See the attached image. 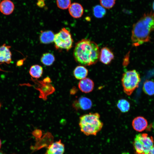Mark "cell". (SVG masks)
<instances>
[{"label": "cell", "instance_id": "cell-1", "mask_svg": "<svg viewBox=\"0 0 154 154\" xmlns=\"http://www.w3.org/2000/svg\"><path fill=\"white\" fill-rule=\"evenodd\" d=\"M100 53L99 47L95 42L89 39H84L76 43L73 56L77 62L89 66L97 62Z\"/></svg>", "mask_w": 154, "mask_h": 154}, {"label": "cell", "instance_id": "cell-2", "mask_svg": "<svg viewBox=\"0 0 154 154\" xmlns=\"http://www.w3.org/2000/svg\"><path fill=\"white\" fill-rule=\"evenodd\" d=\"M154 30V12L145 14L133 25L131 40L133 46H137L149 42L150 35Z\"/></svg>", "mask_w": 154, "mask_h": 154}, {"label": "cell", "instance_id": "cell-3", "mask_svg": "<svg viewBox=\"0 0 154 154\" xmlns=\"http://www.w3.org/2000/svg\"><path fill=\"white\" fill-rule=\"evenodd\" d=\"M100 117L97 113H90L81 116L79 122L81 131L86 135H96L103 125Z\"/></svg>", "mask_w": 154, "mask_h": 154}, {"label": "cell", "instance_id": "cell-4", "mask_svg": "<svg viewBox=\"0 0 154 154\" xmlns=\"http://www.w3.org/2000/svg\"><path fill=\"white\" fill-rule=\"evenodd\" d=\"M121 81L124 92L127 95L130 96L138 87L141 79L139 73L133 70L125 72Z\"/></svg>", "mask_w": 154, "mask_h": 154}, {"label": "cell", "instance_id": "cell-5", "mask_svg": "<svg viewBox=\"0 0 154 154\" xmlns=\"http://www.w3.org/2000/svg\"><path fill=\"white\" fill-rule=\"evenodd\" d=\"M133 146L135 154H149L154 146L153 137L146 133L137 135L135 138Z\"/></svg>", "mask_w": 154, "mask_h": 154}, {"label": "cell", "instance_id": "cell-6", "mask_svg": "<svg viewBox=\"0 0 154 154\" xmlns=\"http://www.w3.org/2000/svg\"><path fill=\"white\" fill-rule=\"evenodd\" d=\"M54 42L56 49L68 51L72 47L73 40L70 31L63 28L54 35Z\"/></svg>", "mask_w": 154, "mask_h": 154}, {"label": "cell", "instance_id": "cell-7", "mask_svg": "<svg viewBox=\"0 0 154 154\" xmlns=\"http://www.w3.org/2000/svg\"><path fill=\"white\" fill-rule=\"evenodd\" d=\"M11 46L5 44L0 46V62L10 63L12 61V54L10 50Z\"/></svg>", "mask_w": 154, "mask_h": 154}, {"label": "cell", "instance_id": "cell-8", "mask_svg": "<svg viewBox=\"0 0 154 154\" xmlns=\"http://www.w3.org/2000/svg\"><path fill=\"white\" fill-rule=\"evenodd\" d=\"M64 150V145L60 140L50 145L45 154H63Z\"/></svg>", "mask_w": 154, "mask_h": 154}, {"label": "cell", "instance_id": "cell-9", "mask_svg": "<svg viewBox=\"0 0 154 154\" xmlns=\"http://www.w3.org/2000/svg\"><path fill=\"white\" fill-rule=\"evenodd\" d=\"M114 58L113 53L108 48L105 47L101 49L99 58L101 62L105 64H108Z\"/></svg>", "mask_w": 154, "mask_h": 154}, {"label": "cell", "instance_id": "cell-10", "mask_svg": "<svg viewBox=\"0 0 154 154\" xmlns=\"http://www.w3.org/2000/svg\"><path fill=\"white\" fill-rule=\"evenodd\" d=\"M92 106L91 100L85 97L80 98L73 104V107L76 109H81L83 110H89L91 108Z\"/></svg>", "mask_w": 154, "mask_h": 154}, {"label": "cell", "instance_id": "cell-11", "mask_svg": "<svg viewBox=\"0 0 154 154\" xmlns=\"http://www.w3.org/2000/svg\"><path fill=\"white\" fill-rule=\"evenodd\" d=\"M148 122L147 119L141 116H137L134 118L132 122V125L135 131L141 132L147 127Z\"/></svg>", "mask_w": 154, "mask_h": 154}, {"label": "cell", "instance_id": "cell-12", "mask_svg": "<svg viewBox=\"0 0 154 154\" xmlns=\"http://www.w3.org/2000/svg\"><path fill=\"white\" fill-rule=\"evenodd\" d=\"M79 88L82 92L88 93L91 92L94 87V83L92 80L86 78L80 80L78 84Z\"/></svg>", "mask_w": 154, "mask_h": 154}, {"label": "cell", "instance_id": "cell-13", "mask_svg": "<svg viewBox=\"0 0 154 154\" xmlns=\"http://www.w3.org/2000/svg\"><path fill=\"white\" fill-rule=\"evenodd\" d=\"M70 15L73 17L78 18L82 17L84 9L82 5L77 3H74L70 5L68 8Z\"/></svg>", "mask_w": 154, "mask_h": 154}, {"label": "cell", "instance_id": "cell-14", "mask_svg": "<svg viewBox=\"0 0 154 154\" xmlns=\"http://www.w3.org/2000/svg\"><path fill=\"white\" fill-rule=\"evenodd\" d=\"M15 6L10 0H3L0 3V11L3 14L8 15L13 12Z\"/></svg>", "mask_w": 154, "mask_h": 154}, {"label": "cell", "instance_id": "cell-15", "mask_svg": "<svg viewBox=\"0 0 154 154\" xmlns=\"http://www.w3.org/2000/svg\"><path fill=\"white\" fill-rule=\"evenodd\" d=\"M54 34L50 31H41L40 36V42L43 44H48L54 42Z\"/></svg>", "mask_w": 154, "mask_h": 154}, {"label": "cell", "instance_id": "cell-16", "mask_svg": "<svg viewBox=\"0 0 154 154\" xmlns=\"http://www.w3.org/2000/svg\"><path fill=\"white\" fill-rule=\"evenodd\" d=\"M88 73V70L83 66L76 67L73 71L74 75L78 80H82L86 78Z\"/></svg>", "mask_w": 154, "mask_h": 154}, {"label": "cell", "instance_id": "cell-17", "mask_svg": "<svg viewBox=\"0 0 154 154\" xmlns=\"http://www.w3.org/2000/svg\"><path fill=\"white\" fill-rule=\"evenodd\" d=\"M43 70L42 67L36 64L32 66L29 71L30 75L35 78H39L42 75Z\"/></svg>", "mask_w": 154, "mask_h": 154}, {"label": "cell", "instance_id": "cell-18", "mask_svg": "<svg viewBox=\"0 0 154 154\" xmlns=\"http://www.w3.org/2000/svg\"><path fill=\"white\" fill-rule=\"evenodd\" d=\"M143 90L145 93L149 95H154V82L151 80H146L144 83Z\"/></svg>", "mask_w": 154, "mask_h": 154}, {"label": "cell", "instance_id": "cell-19", "mask_svg": "<svg viewBox=\"0 0 154 154\" xmlns=\"http://www.w3.org/2000/svg\"><path fill=\"white\" fill-rule=\"evenodd\" d=\"M55 60L54 56L52 54L50 53H46L43 54L41 58L40 61L44 65L49 66L52 64Z\"/></svg>", "mask_w": 154, "mask_h": 154}, {"label": "cell", "instance_id": "cell-20", "mask_svg": "<svg viewBox=\"0 0 154 154\" xmlns=\"http://www.w3.org/2000/svg\"><path fill=\"white\" fill-rule=\"evenodd\" d=\"M117 106L119 110L123 113L128 112L130 108L129 103L124 99L119 100L117 102Z\"/></svg>", "mask_w": 154, "mask_h": 154}, {"label": "cell", "instance_id": "cell-21", "mask_svg": "<svg viewBox=\"0 0 154 154\" xmlns=\"http://www.w3.org/2000/svg\"><path fill=\"white\" fill-rule=\"evenodd\" d=\"M94 15L97 18H100L103 17L106 15V9L101 5H97L93 8Z\"/></svg>", "mask_w": 154, "mask_h": 154}, {"label": "cell", "instance_id": "cell-22", "mask_svg": "<svg viewBox=\"0 0 154 154\" xmlns=\"http://www.w3.org/2000/svg\"><path fill=\"white\" fill-rule=\"evenodd\" d=\"M57 7L62 9H66L68 8L71 5V0H56Z\"/></svg>", "mask_w": 154, "mask_h": 154}, {"label": "cell", "instance_id": "cell-23", "mask_svg": "<svg viewBox=\"0 0 154 154\" xmlns=\"http://www.w3.org/2000/svg\"><path fill=\"white\" fill-rule=\"evenodd\" d=\"M116 0H100L101 5L104 8L109 9L112 7L115 4Z\"/></svg>", "mask_w": 154, "mask_h": 154}, {"label": "cell", "instance_id": "cell-24", "mask_svg": "<svg viewBox=\"0 0 154 154\" xmlns=\"http://www.w3.org/2000/svg\"><path fill=\"white\" fill-rule=\"evenodd\" d=\"M23 60H21L18 61L17 63V65L18 66H20L23 64Z\"/></svg>", "mask_w": 154, "mask_h": 154}, {"label": "cell", "instance_id": "cell-25", "mask_svg": "<svg viewBox=\"0 0 154 154\" xmlns=\"http://www.w3.org/2000/svg\"><path fill=\"white\" fill-rule=\"evenodd\" d=\"M149 154H154V146H153L150 151Z\"/></svg>", "mask_w": 154, "mask_h": 154}, {"label": "cell", "instance_id": "cell-26", "mask_svg": "<svg viewBox=\"0 0 154 154\" xmlns=\"http://www.w3.org/2000/svg\"><path fill=\"white\" fill-rule=\"evenodd\" d=\"M151 127H152L154 131V120L151 124Z\"/></svg>", "mask_w": 154, "mask_h": 154}, {"label": "cell", "instance_id": "cell-27", "mask_svg": "<svg viewBox=\"0 0 154 154\" xmlns=\"http://www.w3.org/2000/svg\"><path fill=\"white\" fill-rule=\"evenodd\" d=\"M121 154H130L129 152H123V153Z\"/></svg>", "mask_w": 154, "mask_h": 154}, {"label": "cell", "instance_id": "cell-28", "mask_svg": "<svg viewBox=\"0 0 154 154\" xmlns=\"http://www.w3.org/2000/svg\"><path fill=\"white\" fill-rule=\"evenodd\" d=\"M1 140L0 139V148L1 147Z\"/></svg>", "mask_w": 154, "mask_h": 154}, {"label": "cell", "instance_id": "cell-29", "mask_svg": "<svg viewBox=\"0 0 154 154\" xmlns=\"http://www.w3.org/2000/svg\"><path fill=\"white\" fill-rule=\"evenodd\" d=\"M153 10L154 11V1L153 3Z\"/></svg>", "mask_w": 154, "mask_h": 154}, {"label": "cell", "instance_id": "cell-30", "mask_svg": "<svg viewBox=\"0 0 154 154\" xmlns=\"http://www.w3.org/2000/svg\"><path fill=\"white\" fill-rule=\"evenodd\" d=\"M0 154H3L2 153L0 152Z\"/></svg>", "mask_w": 154, "mask_h": 154}, {"label": "cell", "instance_id": "cell-31", "mask_svg": "<svg viewBox=\"0 0 154 154\" xmlns=\"http://www.w3.org/2000/svg\"></svg>", "mask_w": 154, "mask_h": 154}]
</instances>
